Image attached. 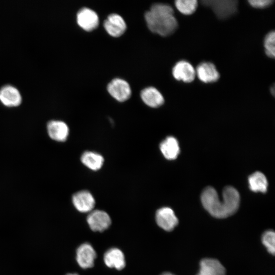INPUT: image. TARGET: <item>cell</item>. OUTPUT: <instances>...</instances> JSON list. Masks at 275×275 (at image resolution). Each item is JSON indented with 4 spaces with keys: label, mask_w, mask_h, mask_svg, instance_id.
Returning <instances> with one entry per match:
<instances>
[{
    "label": "cell",
    "mask_w": 275,
    "mask_h": 275,
    "mask_svg": "<svg viewBox=\"0 0 275 275\" xmlns=\"http://www.w3.org/2000/svg\"><path fill=\"white\" fill-rule=\"evenodd\" d=\"M201 202L204 208L213 216L224 218L233 215L238 209L240 196L233 187L224 188L223 200L221 201L216 190L207 187L201 195Z\"/></svg>",
    "instance_id": "1"
},
{
    "label": "cell",
    "mask_w": 275,
    "mask_h": 275,
    "mask_svg": "<svg viewBox=\"0 0 275 275\" xmlns=\"http://www.w3.org/2000/svg\"><path fill=\"white\" fill-rule=\"evenodd\" d=\"M148 29L160 36L166 37L173 34L178 28V21L173 8L161 3L153 4L145 14Z\"/></svg>",
    "instance_id": "2"
},
{
    "label": "cell",
    "mask_w": 275,
    "mask_h": 275,
    "mask_svg": "<svg viewBox=\"0 0 275 275\" xmlns=\"http://www.w3.org/2000/svg\"><path fill=\"white\" fill-rule=\"evenodd\" d=\"M203 5L210 8L220 19H226L233 16L237 11L238 1L235 0H204Z\"/></svg>",
    "instance_id": "3"
},
{
    "label": "cell",
    "mask_w": 275,
    "mask_h": 275,
    "mask_svg": "<svg viewBox=\"0 0 275 275\" xmlns=\"http://www.w3.org/2000/svg\"><path fill=\"white\" fill-rule=\"evenodd\" d=\"M107 90L109 94L119 102L126 101L131 94L129 84L124 79L119 78L113 79L108 84Z\"/></svg>",
    "instance_id": "4"
},
{
    "label": "cell",
    "mask_w": 275,
    "mask_h": 275,
    "mask_svg": "<svg viewBox=\"0 0 275 275\" xmlns=\"http://www.w3.org/2000/svg\"><path fill=\"white\" fill-rule=\"evenodd\" d=\"M174 78L185 83L192 82L196 77V70L193 65L185 60L177 62L172 69Z\"/></svg>",
    "instance_id": "5"
},
{
    "label": "cell",
    "mask_w": 275,
    "mask_h": 275,
    "mask_svg": "<svg viewBox=\"0 0 275 275\" xmlns=\"http://www.w3.org/2000/svg\"><path fill=\"white\" fill-rule=\"evenodd\" d=\"M78 25L86 31H92L98 26L99 17L97 13L88 8H82L76 15Z\"/></svg>",
    "instance_id": "6"
},
{
    "label": "cell",
    "mask_w": 275,
    "mask_h": 275,
    "mask_svg": "<svg viewBox=\"0 0 275 275\" xmlns=\"http://www.w3.org/2000/svg\"><path fill=\"white\" fill-rule=\"evenodd\" d=\"M103 26L107 33L112 37L122 36L126 30V24L120 15L116 13L109 14L104 20Z\"/></svg>",
    "instance_id": "7"
},
{
    "label": "cell",
    "mask_w": 275,
    "mask_h": 275,
    "mask_svg": "<svg viewBox=\"0 0 275 275\" xmlns=\"http://www.w3.org/2000/svg\"><path fill=\"white\" fill-rule=\"evenodd\" d=\"M155 219L157 224L162 229L171 231L178 224V219L174 211L169 207H162L156 212Z\"/></svg>",
    "instance_id": "8"
},
{
    "label": "cell",
    "mask_w": 275,
    "mask_h": 275,
    "mask_svg": "<svg viewBox=\"0 0 275 275\" xmlns=\"http://www.w3.org/2000/svg\"><path fill=\"white\" fill-rule=\"evenodd\" d=\"M87 222L94 231L102 232L107 229L111 224V219L105 211L95 210L91 211L87 218Z\"/></svg>",
    "instance_id": "9"
},
{
    "label": "cell",
    "mask_w": 275,
    "mask_h": 275,
    "mask_svg": "<svg viewBox=\"0 0 275 275\" xmlns=\"http://www.w3.org/2000/svg\"><path fill=\"white\" fill-rule=\"evenodd\" d=\"M196 75L202 82L208 84L217 81L220 75L215 66L209 62H203L197 67Z\"/></svg>",
    "instance_id": "10"
},
{
    "label": "cell",
    "mask_w": 275,
    "mask_h": 275,
    "mask_svg": "<svg viewBox=\"0 0 275 275\" xmlns=\"http://www.w3.org/2000/svg\"><path fill=\"white\" fill-rule=\"evenodd\" d=\"M96 257V253L95 250L88 243L81 244L76 250V261L82 268L92 267Z\"/></svg>",
    "instance_id": "11"
},
{
    "label": "cell",
    "mask_w": 275,
    "mask_h": 275,
    "mask_svg": "<svg viewBox=\"0 0 275 275\" xmlns=\"http://www.w3.org/2000/svg\"><path fill=\"white\" fill-rule=\"evenodd\" d=\"M72 202L76 209L81 212L91 211L95 204L92 195L87 190H81L72 197Z\"/></svg>",
    "instance_id": "12"
},
{
    "label": "cell",
    "mask_w": 275,
    "mask_h": 275,
    "mask_svg": "<svg viewBox=\"0 0 275 275\" xmlns=\"http://www.w3.org/2000/svg\"><path fill=\"white\" fill-rule=\"evenodd\" d=\"M0 101L6 106L14 107L21 103L22 97L15 87L6 85L0 89Z\"/></svg>",
    "instance_id": "13"
},
{
    "label": "cell",
    "mask_w": 275,
    "mask_h": 275,
    "mask_svg": "<svg viewBox=\"0 0 275 275\" xmlns=\"http://www.w3.org/2000/svg\"><path fill=\"white\" fill-rule=\"evenodd\" d=\"M47 129L49 137L57 142L65 141L69 134L68 125L62 121H49L47 125Z\"/></svg>",
    "instance_id": "14"
},
{
    "label": "cell",
    "mask_w": 275,
    "mask_h": 275,
    "mask_svg": "<svg viewBox=\"0 0 275 275\" xmlns=\"http://www.w3.org/2000/svg\"><path fill=\"white\" fill-rule=\"evenodd\" d=\"M226 269L220 262L215 259L205 258L200 263L197 275H225Z\"/></svg>",
    "instance_id": "15"
},
{
    "label": "cell",
    "mask_w": 275,
    "mask_h": 275,
    "mask_svg": "<svg viewBox=\"0 0 275 275\" xmlns=\"http://www.w3.org/2000/svg\"><path fill=\"white\" fill-rule=\"evenodd\" d=\"M141 97L147 105L153 108L161 106L164 102L162 94L153 87L144 89L141 92Z\"/></svg>",
    "instance_id": "16"
},
{
    "label": "cell",
    "mask_w": 275,
    "mask_h": 275,
    "mask_svg": "<svg viewBox=\"0 0 275 275\" xmlns=\"http://www.w3.org/2000/svg\"><path fill=\"white\" fill-rule=\"evenodd\" d=\"M104 261L106 266L118 270H121L125 266L124 255L117 248H111L107 250L104 255Z\"/></svg>",
    "instance_id": "17"
},
{
    "label": "cell",
    "mask_w": 275,
    "mask_h": 275,
    "mask_svg": "<svg viewBox=\"0 0 275 275\" xmlns=\"http://www.w3.org/2000/svg\"><path fill=\"white\" fill-rule=\"evenodd\" d=\"M160 151L164 157L169 160L176 159L180 152L178 141L173 136H168L160 144Z\"/></svg>",
    "instance_id": "18"
},
{
    "label": "cell",
    "mask_w": 275,
    "mask_h": 275,
    "mask_svg": "<svg viewBox=\"0 0 275 275\" xmlns=\"http://www.w3.org/2000/svg\"><path fill=\"white\" fill-rule=\"evenodd\" d=\"M81 161L89 169L97 171L102 167L104 158L102 155L96 152L86 151L82 154Z\"/></svg>",
    "instance_id": "19"
},
{
    "label": "cell",
    "mask_w": 275,
    "mask_h": 275,
    "mask_svg": "<svg viewBox=\"0 0 275 275\" xmlns=\"http://www.w3.org/2000/svg\"><path fill=\"white\" fill-rule=\"evenodd\" d=\"M249 187L254 192L265 193L267 189L268 182L265 175L257 171L251 175L248 179Z\"/></svg>",
    "instance_id": "20"
},
{
    "label": "cell",
    "mask_w": 275,
    "mask_h": 275,
    "mask_svg": "<svg viewBox=\"0 0 275 275\" xmlns=\"http://www.w3.org/2000/svg\"><path fill=\"white\" fill-rule=\"evenodd\" d=\"M198 5L196 0H177L175 2L177 9L181 13L186 15L193 14L196 11Z\"/></svg>",
    "instance_id": "21"
},
{
    "label": "cell",
    "mask_w": 275,
    "mask_h": 275,
    "mask_svg": "<svg viewBox=\"0 0 275 275\" xmlns=\"http://www.w3.org/2000/svg\"><path fill=\"white\" fill-rule=\"evenodd\" d=\"M263 44L266 56L273 59L275 57V32L274 31L267 33L264 38Z\"/></svg>",
    "instance_id": "22"
},
{
    "label": "cell",
    "mask_w": 275,
    "mask_h": 275,
    "mask_svg": "<svg viewBox=\"0 0 275 275\" xmlns=\"http://www.w3.org/2000/svg\"><path fill=\"white\" fill-rule=\"evenodd\" d=\"M262 242L268 252L274 255L275 252V233L272 230L265 231L262 236Z\"/></svg>",
    "instance_id": "23"
},
{
    "label": "cell",
    "mask_w": 275,
    "mask_h": 275,
    "mask_svg": "<svg viewBox=\"0 0 275 275\" xmlns=\"http://www.w3.org/2000/svg\"><path fill=\"white\" fill-rule=\"evenodd\" d=\"M249 4L256 9H264L271 6L273 3L272 0H250Z\"/></svg>",
    "instance_id": "24"
},
{
    "label": "cell",
    "mask_w": 275,
    "mask_h": 275,
    "mask_svg": "<svg viewBox=\"0 0 275 275\" xmlns=\"http://www.w3.org/2000/svg\"><path fill=\"white\" fill-rule=\"evenodd\" d=\"M270 92H271V94L274 95V86L271 87Z\"/></svg>",
    "instance_id": "25"
},
{
    "label": "cell",
    "mask_w": 275,
    "mask_h": 275,
    "mask_svg": "<svg viewBox=\"0 0 275 275\" xmlns=\"http://www.w3.org/2000/svg\"><path fill=\"white\" fill-rule=\"evenodd\" d=\"M160 275H174L170 272H164Z\"/></svg>",
    "instance_id": "26"
},
{
    "label": "cell",
    "mask_w": 275,
    "mask_h": 275,
    "mask_svg": "<svg viewBox=\"0 0 275 275\" xmlns=\"http://www.w3.org/2000/svg\"><path fill=\"white\" fill-rule=\"evenodd\" d=\"M66 275H78V274L76 273H68V274H67Z\"/></svg>",
    "instance_id": "27"
}]
</instances>
